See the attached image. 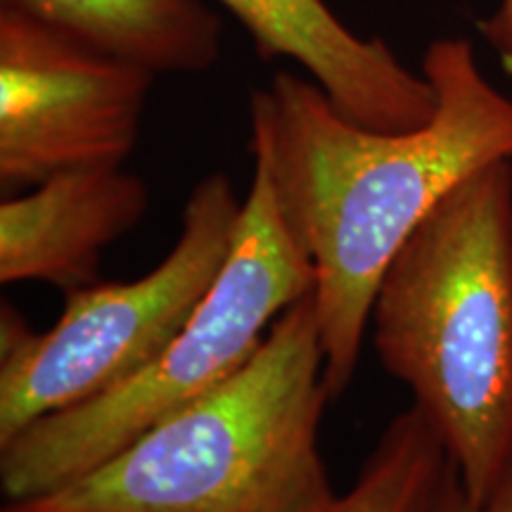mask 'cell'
Returning <instances> with one entry per match:
<instances>
[{"label":"cell","mask_w":512,"mask_h":512,"mask_svg":"<svg viewBox=\"0 0 512 512\" xmlns=\"http://www.w3.org/2000/svg\"><path fill=\"white\" fill-rule=\"evenodd\" d=\"M330 399L309 292L228 380L88 475L3 512H330L339 496L318 444Z\"/></svg>","instance_id":"obj_3"},{"label":"cell","mask_w":512,"mask_h":512,"mask_svg":"<svg viewBox=\"0 0 512 512\" xmlns=\"http://www.w3.org/2000/svg\"><path fill=\"white\" fill-rule=\"evenodd\" d=\"M83 46L150 74H200L223 53V22L202 0H0Z\"/></svg>","instance_id":"obj_9"},{"label":"cell","mask_w":512,"mask_h":512,"mask_svg":"<svg viewBox=\"0 0 512 512\" xmlns=\"http://www.w3.org/2000/svg\"><path fill=\"white\" fill-rule=\"evenodd\" d=\"M434 117L413 131L361 126L309 76L278 72L249 98L252 157L313 271L332 399L349 389L384 271L456 185L512 159V98L482 74L470 38L422 57Z\"/></svg>","instance_id":"obj_1"},{"label":"cell","mask_w":512,"mask_h":512,"mask_svg":"<svg viewBox=\"0 0 512 512\" xmlns=\"http://www.w3.org/2000/svg\"><path fill=\"white\" fill-rule=\"evenodd\" d=\"M155 74L0 5V183L34 188L93 166H124Z\"/></svg>","instance_id":"obj_6"},{"label":"cell","mask_w":512,"mask_h":512,"mask_svg":"<svg viewBox=\"0 0 512 512\" xmlns=\"http://www.w3.org/2000/svg\"><path fill=\"white\" fill-rule=\"evenodd\" d=\"M264 60L285 57L344 117L375 131H413L437 112L425 74L403 64L382 38L351 31L325 0H219Z\"/></svg>","instance_id":"obj_7"},{"label":"cell","mask_w":512,"mask_h":512,"mask_svg":"<svg viewBox=\"0 0 512 512\" xmlns=\"http://www.w3.org/2000/svg\"><path fill=\"white\" fill-rule=\"evenodd\" d=\"M242 202L226 174L204 176L162 264L131 283L67 292L62 316L46 332H34L15 306H3L0 446L46 415L112 392L181 335L226 266Z\"/></svg>","instance_id":"obj_5"},{"label":"cell","mask_w":512,"mask_h":512,"mask_svg":"<svg viewBox=\"0 0 512 512\" xmlns=\"http://www.w3.org/2000/svg\"><path fill=\"white\" fill-rule=\"evenodd\" d=\"M448 460L439 434L411 406L384 427L354 486L330 512H427Z\"/></svg>","instance_id":"obj_10"},{"label":"cell","mask_w":512,"mask_h":512,"mask_svg":"<svg viewBox=\"0 0 512 512\" xmlns=\"http://www.w3.org/2000/svg\"><path fill=\"white\" fill-rule=\"evenodd\" d=\"M427 512H512V465L484 501H472L460 482L458 467L448 460L441 484Z\"/></svg>","instance_id":"obj_11"},{"label":"cell","mask_w":512,"mask_h":512,"mask_svg":"<svg viewBox=\"0 0 512 512\" xmlns=\"http://www.w3.org/2000/svg\"><path fill=\"white\" fill-rule=\"evenodd\" d=\"M477 29L498 55L505 74L512 76V0H498L496 8L479 19Z\"/></svg>","instance_id":"obj_12"},{"label":"cell","mask_w":512,"mask_h":512,"mask_svg":"<svg viewBox=\"0 0 512 512\" xmlns=\"http://www.w3.org/2000/svg\"><path fill=\"white\" fill-rule=\"evenodd\" d=\"M150 207L145 181L124 166L67 171L0 204V283L64 292L98 283L102 249Z\"/></svg>","instance_id":"obj_8"},{"label":"cell","mask_w":512,"mask_h":512,"mask_svg":"<svg viewBox=\"0 0 512 512\" xmlns=\"http://www.w3.org/2000/svg\"><path fill=\"white\" fill-rule=\"evenodd\" d=\"M368 328L472 501L512 465V159L456 185L377 285Z\"/></svg>","instance_id":"obj_2"},{"label":"cell","mask_w":512,"mask_h":512,"mask_svg":"<svg viewBox=\"0 0 512 512\" xmlns=\"http://www.w3.org/2000/svg\"><path fill=\"white\" fill-rule=\"evenodd\" d=\"M313 290L266 171L254 162L233 249L188 325L150 366L112 392L46 415L0 446L8 503L53 494L107 463L155 422L240 370L280 313Z\"/></svg>","instance_id":"obj_4"}]
</instances>
